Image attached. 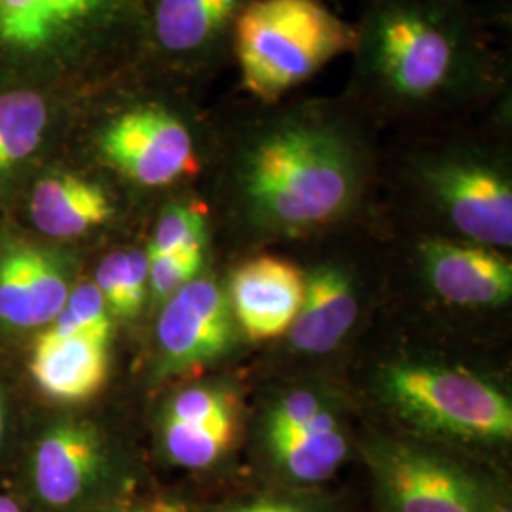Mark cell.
Segmentation results:
<instances>
[{"label":"cell","instance_id":"f1b7e54d","mask_svg":"<svg viewBox=\"0 0 512 512\" xmlns=\"http://www.w3.org/2000/svg\"><path fill=\"white\" fill-rule=\"evenodd\" d=\"M148 512H194L179 501H156Z\"/></svg>","mask_w":512,"mask_h":512},{"label":"cell","instance_id":"d4e9b609","mask_svg":"<svg viewBox=\"0 0 512 512\" xmlns=\"http://www.w3.org/2000/svg\"><path fill=\"white\" fill-rule=\"evenodd\" d=\"M167 418L186 423H209L234 420L238 418V412L230 393L213 387H192L175 397Z\"/></svg>","mask_w":512,"mask_h":512},{"label":"cell","instance_id":"8992f818","mask_svg":"<svg viewBox=\"0 0 512 512\" xmlns=\"http://www.w3.org/2000/svg\"><path fill=\"white\" fill-rule=\"evenodd\" d=\"M385 399L427 433L465 440H511L512 404L480 378L442 366L395 365L382 376Z\"/></svg>","mask_w":512,"mask_h":512},{"label":"cell","instance_id":"7a4b0ae2","mask_svg":"<svg viewBox=\"0 0 512 512\" xmlns=\"http://www.w3.org/2000/svg\"><path fill=\"white\" fill-rule=\"evenodd\" d=\"M509 12L473 0H365L344 97L376 126H433L486 112L512 93L497 31Z\"/></svg>","mask_w":512,"mask_h":512},{"label":"cell","instance_id":"ba28073f","mask_svg":"<svg viewBox=\"0 0 512 512\" xmlns=\"http://www.w3.org/2000/svg\"><path fill=\"white\" fill-rule=\"evenodd\" d=\"M378 494L387 512H484L488 482L420 448L384 442L370 454Z\"/></svg>","mask_w":512,"mask_h":512},{"label":"cell","instance_id":"44dd1931","mask_svg":"<svg viewBox=\"0 0 512 512\" xmlns=\"http://www.w3.org/2000/svg\"><path fill=\"white\" fill-rule=\"evenodd\" d=\"M209 238L207 209L200 202H171L156 222L147 255H171L188 249H205Z\"/></svg>","mask_w":512,"mask_h":512},{"label":"cell","instance_id":"484cf974","mask_svg":"<svg viewBox=\"0 0 512 512\" xmlns=\"http://www.w3.org/2000/svg\"><path fill=\"white\" fill-rule=\"evenodd\" d=\"M325 406L308 391H296L277 404L268 421V440L287 437L304 429Z\"/></svg>","mask_w":512,"mask_h":512},{"label":"cell","instance_id":"4fadbf2b","mask_svg":"<svg viewBox=\"0 0 512 512\" xmlns=\"http://www.w3.org/2000/svg\"><path fill=\"white\" fill-rule=\"evenodd\" d=\"M71 294L57 258L31 245L0 253V321L33 329L52 323Z\"/></svg>","mask_w":512,"mask_h":512},{"label":"cell","instance_id":"cb8c5ba5","mask_svg":"<svg viewBox=\"0 0 512 512\" xmlns=\"http://www.w3.org/2000/svg\"><path fill=\"white\" fill-rule=\"evenodd\" d=\"M207 249V247H205ZM205 249L148 256V283L156 300H167L202 272Z\"/></svg>","mask_w":512,"mask_h":512},{"label":"cell","instance_id":"30bf717a","mask_svg":"<svg viewBox=\"0 0 512 512\" xmlns=\"http://www.w3.org/2000/svg\"><path fill=\"white\" fill-rule=\"evenodd\" d=\"M423 270L444 300L459 306H499L512 296V264L492 247L429 236L418 243Z\"/></svg>","mask_w":512,"mask_h":512},{"label":"cell","instance_id":"603a6c76","mask_svg":"<svg viewBox=\"0 0 512 512\" xmlns=\"http://www.w3.org/2000/svg\"><path fill=\"white\" fill-rule=\"evenodd\" d=\"M55 33L48 0H0V38L6 44L33 50Z\"/></svg>","mask_w":512,"mask_h":512},{"label":"cell","instance_id":"f546056e","mask_svg":"<svg viewBox=\"0 0 512 512\" xmlns=\"http://www.w3.org/2000/svg\"><path fill=\"white\" fill-rule=\"evenodd\" d=\"M0 512H21L19 511L18 503L10 497L0 495Z\"/></svg>","mask_w":512,"mask_h":512},{"label":"cell","instance_id":"5b68a950","mask_svg":"<svg viewBox=\"0 0 512 512\" xmlns=\"http://www.w3.org/2000/svg\"><path fill=\"white\" fill-rule=\"evenodd\" d=\"M404 169L421 200L459 238L511 247V167L501 145L476 137L425 145L408 154Z\"/></svg>","mask_w":512,"mask_h":512},{"label":"cell","instance_id":"ffe728a7","mask_svg":"<svg viewBox=\"0 0 512 512\" xmlns=\"http://www.w3.org/2000/svg\"><path fill=\"white\" fill-rule=\"evenodd\" d=\"M95 287L105 304L120 317H135L147 296V251H114L105 256L97 268Z\"/></svg>","mask_w":512,"mask_h":512},{"label":"cell","instance_id":"5bb4252c","mask_svg":"<svg viewBox=\"0 0 512 512\" xmlns=\"http://www.w3.org/2000/svg\"><path fill=\"white\" fill-rule=\"evenodd\" d=\"M31 374L52 399H90L107 382L109 346L86 336H59L46 330L35 344Z\"/></svg>","mask_w":512,"mask_h":512},{"label":"cell","instance_id":"4dcf8cb0","mask_svg":"<svg viewBox=\"0 0 512 512\" xmlns=\"http://www.w3.org/2000/svg\"><path fill=\"white\" fill-rule=\"evenodd\" d=\"M0 437H2V404H0Z\"/></svg>","mask_w":512,"mask_h":512},{"label":"cell","instance_id":"8fae6325","mask_svg":"<svg viewBox=\"0 0 512 512\" xmlns=\"http://www.w3.org/2000/svg\"><path fill=\"white\" fill-rule=\"evenodd\" d=\"M107 475V450L92 425L59 423L38 442L33 461L42 503L65 509L93 494Z\"/></svg>","mask_w":512,"mask_h":512},{"label":"cell","instance_id":"277c9868","mask_svg":"<svg viewBox=\"0 0 512 512\" xmlns=\"http://www.w3.org/2000/svg\"><path fill=\"white\" fill-rule=\"evenodd\" d=\"M101 162L128 183L156 190L190 181L217 143V116L183 88L120 101L95 131Z\"/></svg>","mask_w":512,"mask_h":512},{"label":"cell","instance_id":"6da1fadb","mask_svg":"<svg viewBox=\"0 0 512 512\" xmlns=\"http://www.w3.org/2000/svg\"><path fill=\"white\" fill-rule=\"evenodd\" d=\"M217 118L230 203L268 236H302L351 217L372 175L376 126L344 95L247 99Z\"/></svg>","mask_w":512,"mask_h":512},{"label":"cell","instance_id":"ac0fdd59","mask_svg":"<svg viewBox=\"0 0 512 512\" xmlns=\"http://www.w3.org/2000/svg\"><path fill=\"white\" fill-rule=\"evenodd\" d=\"M46 124L48 109L38 93L18 90L0 95V171L37 150Z\"/></svg>","mask_w":512,"mask_h":512},{"label":"cell","instance_id":"7c38bea8","mask_svg":"<svg viewBox=\"0 0 512 512\" xmlns=\"http://www.w3.org/2000/svg\"><path fill=\"white\" fill-rule=\"evenodd\" d=\"M306 293V277L293 262L262 255L232 275L230 308L253 340H270L291 329Z\"/></svg>","mask_w":512,"mask_h":512},{"label":"cell","instance_id":"d6986e66","mask_svg":"<svg viewBox=\"0 0 512 512\" xmlns=\"http://www.w3.org/2000/svg\"><path fill=\"white\" fill-rule=\"evenodd\" d=\"M238 421L220 420L209 423H186L167 418L164 444L167 456L186 469H209L224 458L236 440Z\"/></svg>","mask_w":512,"mask_h":512},{"label":"cell","instance_id":"4316f807","mask_svg":"<svg viewBox=\"0 0 512 512\" xmlns=\"http://www.w3.org/2000/svg\"><path fill=\"white\" fill-rule=\"evenodd\" d=\"M213 512H313L308 505L293 499H283L275 495H262L249 501H239L219 507Z\"/></svg>","mask_w":512,"mask_h":512},{"label":"cell","instance_id":"e0dca14e","mask_svg":"<svg viewBox=\"0 0 512 512\" xmlns=\"http://www.w3.org/2000/svg\"><path fill=\"white\" fill-rule=\"evenodd\" d=\"M275 471L296 484H319L336 475L348 456V440L329 410L300 431L268 440Z\"/></svg>","mask_w":512,"mask_h":512},{"label":"cell","instance_id":"52a82bcc","mask_svg":"<svg viewBox=\"0 0 512 512\" xmlns=\"http://www.w3.org/2000/svg\"><path fill=\"white\" fill-rule=\"evenodd\" d=\"M249 0H147L143 33L165 76L200 93L232 63L234 31Z\"/></svg>","mask_w":512,"mask_h":512},{"label":"cell","instance_id":"9a60e30c","mask_svg":"<svg viewBox=\"0 0 512 512\" xmlns=\"http://www.w3.org/2000/svg\"><path fill=\"white\" fill-rule=\"evenodd\" d=\"M116 215L109 190L97 181L57 173L42 179L31 198V217L38 230L50 238L84 236Z\"/></svg>","mask_w":512,"mask_h":512},{"label":"cell","instance_id":"9c48e42d","mask_svg":"<svg viewBox=\"0 0 512 512\" xmlns=\"http://www.w3.org/2000/svg\"><path fill=\"white\" fill-rule=\"evenodd\" d=\"M236 338L232 308L219 285L194 279L165 300L158 342L175 365H200L232 348Z\"/></svg>","mask_w":512,"mask_h":512},{"label":"cell","instance_id":"83f0119b","mask_svg":"<svg viewBox=\"0 0 512 512\" xmlns=\"http://www.w3.org/2000/svg\"><path fill=\"white\" fill-rule=\"evenodd\" d=\"M484 512H512L509 494L501 488H495L492 484H488Z\"/></svg>","mask_w":512,"mask_h":512},{"label":"cell","instance_id":"2e32d148","mask_svg":"<svg viewBox=\"0 0 512 512\" xmlns=\"http://www.w3.org/2000/svg\"><path fill=\"white\" fill-rule=\"evenodd\" d=\"M357 319V298L346 274L321 266L306 279L302 308L289 329L294 348L323 355L336 348Z\"/></svg>","mask_w":512,"mask_h":512},{"label":"cell","instance_id":"7402d4cb","mask_svg":"<svg viewBox=\"0 0 512 512\" xmlns=\"http://www.w3.org/2000/svg\"><path fill=\"white\" fill-rule=\"evenodd\" d=\"M48 330L59 336H86L109 346L112 321L103 294L93 283L76 287Z\"/></svg>","mask_w":512,"mask_h":512},{"label":"cell","instance_id":"3957f363","mask_svg":"<svg viewBox=\"0 0 512 512\" xmlns=\"http://www.w3.org/2000/svg\"><path fill=\"white\" fill-rule=\"evenodd\" d=\"M353 44L355 27L323 0H249L236 23L232 61L247 99L270 105L351 54Z\"/></svg>","mask_w":512,"mask_h":512}]
</instances>
